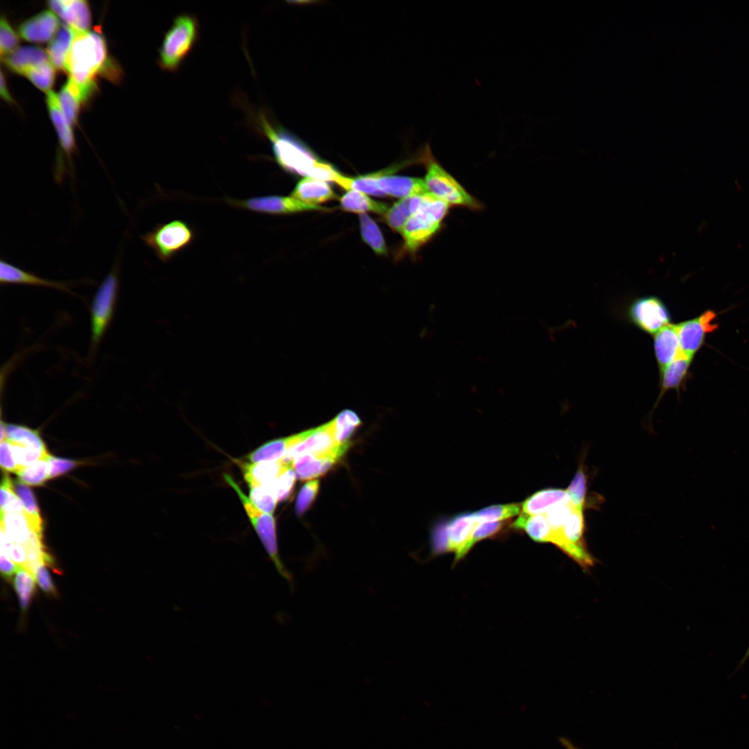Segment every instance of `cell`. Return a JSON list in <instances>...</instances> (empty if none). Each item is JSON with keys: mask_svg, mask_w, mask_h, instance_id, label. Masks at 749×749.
Returning a JSON list of instances; mask_svg holds the SVG:
<instances>
[{"mask_svg": "<svg viewBox=\"0 0 749 749\" xmlns=\"http://www.w3.org/2000/svg\"><path fill=\"white\" fill-rule=\"evenodd\" d=\"M48 458L40 459L29 466L19 468L16 474L20 481L30 485H42L49 479L50 463Z\"/></svg>", "mask_w": 749, "mask_h": 749, "instance_id": "38", "label": "cell"}, {"mask_svg": "<svg viewBox=\"0 0 749 749\" xmlns=\"http://www.w3.org/2000/svg\"><path fill=\"white\" fill-rule=\"evenodd\" d=\"M48 460L50 463L49 479L60 476L80 464V463L74 460L58 458L51 455H49Z\"/></svg>", "mask_w": 749, "mask_h": 749, "instance_id": "50", "label": "cell"}, {"mask_svg": "<svg viewBox=\"0 0 749 749\" xmlns=\"http://www.w3.org/2000/svg\"><path fill=\"white\" fill-rule=\"evenodd\" d=\"M297 478L292 466L288 468L269 488L277 501L286 500L291 494Z\"/></svg>", "mask_w": 749, "mask_h": 749, "instance_id": "46", "label": "cell"}, {"mask_svg": "<svg viewBox=\"0 0 749 749\" xmlns=\"http://www.w3.org/2000/svg\"><path fill=\"white\" fill-rule=\"evenodd\" d=\"M513 526L524 529L535 541L551 543L552 531L544 514L530 515L522 513Z\"/></svg>", "mask_w": 749, "mask_h": 749, "instance_id": "31", "label": "cell"}, {"mask_svg": "<svg viewBox=\"0 0 749 749\" xmlns=\"http://www.w3.org/2000/svg\"><path fill=\"white\" fill-rule=\"evenodd\" d=\"M110 66L106 43L100 33L87 31L76 35L67 58L65 70L87 98L96 88L95 76Z\"/></svg>", "mask_w": 749, "mask_h": 749, "instance_id": "2", "label": "cell"}, {"mask_svg": "<svg viewBox=\"0 0 749 749\" xmlns=\"http://www.w3.org/2000/svg\"><path fill=\"white\" fill-rule=\"evenodd\" d=\"M46 104L58 137L61 149L70 160L71 155L75 151V139L71 126L61 109L58 95L53 91L46 94Z\"/></svg>", "mask_w": 749, "mask_h": 749, "instance_id": "18", "label": "cell"}, {"mask_svg": "<svg viewBox=\"0 0 749 749\" xmlns=\"http://www.w3.org/2000/svg\"><path fill=\"white\" fill-rule=\"evenodd\" d=\"M748 657H749V646L747 648V650H746V651L745 653V655H743V657L741 659V662H740V663L739 664V667H740L743 664H744V663L746 662V660L748 659Z\"/></svg>", "mask_w": 749, "mask_h": 749, "instance_id": "57", "label": "cell"}, {"mask_svg": "<svg viewBox=\"0 0 749 749\" xmlns=\"http://www.w3.org/2000/svg\"><path fill=\"white\" fill-rule=\"evenodd\" d=\"M333 182L348 191L355 190L377 196H385L377 186L376 173L352 178L338 172Z\"/></svg>", "mask_w": 749, "mask_h": 749, "instance_id": "33", "label": "cell"}, {"mask_svg": "<svg viewBox=\"0 0 749 749\" xmlns=\"http://www.w3.org/2000/svg\"><path fill=\"white\" fill-rule=\"evenodd\" d=\"M3 61L10 70L24 75L30 69L50 60L47 52L42 48L23 46L5 55Z\"/></svg>", "mask_w": 749, "mask_h": 749, "instance_id": "20", "label": "cell"}, {"mask_svg": "<svg viewBox=\"0 0 749 749\" xmlns=\"http://www.w3.org/2000/svg\"><path fill=\"white\" fill-rule=\"evenodd\" d=\"M40 588L45 593L55 596L56 588L44 562L39 564L33 573Z\"/></svg>", "mask_w": 749, "mask_h": 749, "instance_id": "49", "label": "cell"}, {"mask_svg": "<svg viewBox=\"0 0 749 749\" xmlns=\"http://www.w3.org/2000/svg\"><path fill=\"white\" fill-rule=\"evenodd\" d=\"M20 567H21L15 563L6 553L1 551L0 569L1 574L4 578H11L16 574Z\"/></svg>", "mask_w": 749, "mask_h": 749, "instance_id": "52", "label": "cell"}, {"mask_svg": "<svg viewBox=\"0 0 749 749\" xmlns=\"http://www.w3.org/2000/svg\"><path fill=\"white\" fill-rule=\"evenodd\" d=\"M716 313L708 310L696 318L677 324L680 352L694 358L703 345L706 335L718 328L714 323Z\"/></svg>", "mask_w": 749, "mask_h": 749, "instance_id": "10", "label": "cell"}, {"mask_svg": "<svg viewBox=\"0 0 749 749\" xmlns=\"http://www.w3.org/2000/svg\"><path fill=\"white\" fill-rule=\"evenodd\" d=\"M0 282L1 284H12L51 287L70 293V290L65 283L38 277L3 259L0 262Z\"/></svg>", "mask_w": 749, "mask_h": 749, "instance_id": "19", "label": "cell"}, {"mask_svg": "<svg viewBox=\"0 0 749 749\" xmlns=\"http://www.w3.org/2000/svg\"><path fill=\"white\" fill-rule=\"evenodd\" d=\"M200 25L196 16L182 13L175 17L159 49L158 63L163 70L175 73L199 38Z\"/></svg>", "mask_w": 749, "mask_h": 749, "instance_id": "4", "label": "cell"}, {"mask_svg": "<svg viewBox=\"0 0 749 749\" xmlns=\"http://www.w3.org/2000/svg\"><path fill=\"white\" fill-rule=\"evenodd\" d=\"M450 207L429 194L402 230L405 250L410 254H415L436 236L443 228Z\"/></svg>", "mask_w": 749, "mask_h": 749, "instance_id": "5", "label": "cell"}, {"mask_svg": "<svg viewBox=\"0 0 749 749\" xmlns=\"http://www.w3.org/2000/svg\"><path fill=\"white\" fill-rule=\"evenodd\" d=\"M569 501L574 506L583 508L588 505L587 500V476L580 465L574 475L569 487L566 489Z\"/></svg>", "mask_w": 749, "mask_h": 749, "instance_id": "39", "label": "cell"}, {"mask_svg": "<svg viewBox=\"0 0 749 749\" xmlns=\"http://www.w3.org/2000/svg\"><path fill=\"white\" fill-rule=\"evenodd\" d=\"M249 499L261 511L272 514L275 510L277 499L272 490L264 486L250 488Z\"/></svg>", "mask_w": 749, "mask_h": 749, "instance_id": "44", "label": "cell"}, {"mask_svg": "<svg viewBox=\"0 0 749 749\" xmlns=\"http://www.w3.org/2000/svg\"><path fill=\"white\" fill-rule=\"evenodd\" d=\"M234 205L248 210L272 214H291L309 210H326L320 205L303 203L293 197L266 196L232 201Z\"/></svg>", "mask_w": 749, "mask_h": 749, "instance_id": "12", "label": "cell"}, {"mask_svg": "<svg viewBox=\"0 0 749 749\" xmlns=\"http://www.w3.org/2000/svg\"><path fill=\"white\" fill-rule=\"evenodd\" d=\"M0 94H1V97L5 101H8V102L12 101V98H11V96H10L9 92H8V88L6 87V81H5V79H4L3 74L2 71L1 73Z\"/></svg>", "mask_w": 749, "mask_h": 749, "instance_id": "54", "label": "cell"}, {"mask_svg": "<svg viewBox=\"0 0 749 749\" xmlns=\"http://www.w3.org/2000/svg\"><path fill=\"white\" fill-rule=\"evenodd\" d=\"M653 345L655 359L661 370L680 352L677 324L670 323L654 334Z\"/></svg>", "mask_w": 749, "mask_h": 749, "instance_id": "21", "label": "cell"}, {"mask_svg": "<svg viewBox=\"0 0 749 749\" xmlns=\"http://www.w3.org/2000/svg\"><path fill=\"white\" fill-rule=\"evenodd\" d=\"M307 431L286 438L275 439L261 445L247 456L252 463L275 461L283 458L291 448L306 437Z\"/></svg>", "mask_w": 749, "mask_h": 749, "instance_id": "22", "label": "cell"}, {"mask_svg": "<svg viewBox=\"0 0 749 749\" xmlns=\"http://www.w3.org/2000/svg\"><path fill=\"white\" fill-rule=\"evenodd\" d=\"M519 506L516 504L494 505L474 513L477 522H495L519 514Z\"/></svg>", "mask_w": 749, "mask_h": 749, "instance_id": "41", "label": "cell"}, {"mask_svg": "<svg viewBox=\"0 0 749 749\" xmlns=\"http://www.w3.org/2000/svg\"><path fill=\"white\" fill-rule=\"evenodd\" d=\"M1 528L15 544L25 545L31 535V528L24 513L1 514Z\"/></svg>", "mask_w": 749, "mask_h": 749, "instance_id": "32", "label": "cell"}, {"mask_svg": "<svg viewBox=\"0 0 749 749\" xmlns=\"http://www.w3.org/2000/svg\"><path fill=\"white\" fill-rule=\"evenodd\" d=\"M24 76L46 94L51 92L55 80V67L50 61L28 71Z\"/></svg>", "mask_w": 749, "mask_h": 749, "instance_id": "42", "label": "cell"}, {"mask_svg": "<svg viewBox=\"0 0 749 749\" xmlns=\"http://www.w3.org/2000/svg\"><path fill=\"white\" fill-rule=\"evenodd\" d=\"M223 476L226 482L234 490L239 497L251 524L277 571L288 582L291 589H293V577L279 557L275 518L271 514L264 513L256 507L243 492L231 476L224 474Z\"/></svg>", "mask_w": 749, "mask_h": 749, "instance_id": "6", "label": "cell"}, {"mask_svg": "<svg viewBox=\"0 0 749 749\" xmlns=\"http://www.w3.org/2000/svg\"><path fill=\"white\" fill-rule=\"evenodd\" d=\"M628 315L635 326L650 334H655L671 321L669 309L656 296L635 299L628 307Z\"/></svg>", "mask_w": 749, "mask_h": 749, "instance_id": "9", "label": "cell"}, {"mask_svg": "<svg viewBox=\"0 0 749 749\" xmlns=\"http://www.w3.org/2000/svg\"><path fill=\"white\" fill-rule=\"evenodd\" d=\"M239 466L244 480L251 488L270 487L292 465L280 459L257 463L242 462Z\"/></svg>", "mask_w": 749, "mask_h": 749, "instance_id": "16", "label": "cell"}, {"mask_svg": "<svg viewBox=\"0 0 749 749\" xmlns=\"http://www.w3.org/2000/svg\"><path fill=\"white\" fill-rule=\"evenodd\" d=\"M0 464L1 468L3 469L5 472H16L19 469V467L14 459L10 445L7 440L6 441V440L1 442Z\"/></svg>", "mask_w": 749, "mask_h": 749, "instance_id": "51", "label": "cell"}, {"mask_svg": "<svg viewBox=\"0 0 749 749\" xmlns=\"http://www.w3.org/2000/svg\"><path fill=\"white\" fill-rule=\"evenodd\" d=\"M349 447L350 443L346 442L336 445L325 452L296 457L291 464L297 478L305 481L323 475L341 460Z\"/></svg>", "mask_w": 749, "mask_h": 749, "instance_id": "11", "label": "cell"}, {"mask_svg": "<svg viewBox=\"0 0 749 749\" xmlns=\"http://www.w3.org/2000/svg\"><path fill=\"white\" fill-rule=\"evenodd\" d=\"M141 238L160 260L166 261L191 243L193 232L186 223L175 220L157 225Z\"/></svg>", "mask_w": 749, "mask_h": 749, "instance_id": "7", "label": "cell"}, {"mask_svg": "<svg viewBox=\"0 0 749 749\" xmlns=\"http://www.w3.org/2000/svg\"><path fill=\"white\" fill-rule=\"evenodd\" d=\"M429 193L401 198L388 208L385 214L388 225L400 232L407 220L423 205Z\"/></svg>", "mask_w": 749, "mask_h": 749, "instance_id": "27", "label": "cell"}, {"mask_svg": "<svg viewBox=\"0 0 749 749\" xmlns=\"http://www.w3.org/2000/svg\"><path fill=\"white\" fill-rule=\"evenodd\" d=\"M692 359L693 357L680 352L671 363L660 370V393L657 402L668 390L672 389L677 390L681 387L687 377Z\"/></svg>", "mask_w": 749, "mask_h": 749, "instance_id": "26", "label": "cell"}, {"mask_svg": "<svg viewBox=\"0 0 749 749\" xmlns=\"http://www.w3.org/2000/svg\"><path fill=\"white\" fill-rule=\"evenodd\" d=\"M0 430H1V433H0L1 442H3V441H4V439L6 438V424H4L2 420L1 421Z\"/></svg>", "mask_w": 749, "mask_h": 749, "instance_id": "56", "label": "cell"}, {"mask_svg": "<svg viewBox=\"0 0 749 749\" xmlns=\"http://www.w3.org/2000/svg\"><path fill=\"white\" fill-rule=\"evenodd\" d=\"M336 445L338 444L334 436L333 422L331 420L318 427L308 430L304 439L291 448L282 459L291 464L293 459L299 456L325 452Z\"/></svg>", "mask_w": 749, "mask_h": 749, "instance_id": "13", "label": "cell"}, {"mask_svg": "<svg viewBox=\"0 0 749 749\" xmlns=\"http://www.w3.org/2000/svg\"><path fill=\"white\" fill-rule=\"evenodd\" d=\"M569 501L567 490L544 489L533 494L522 503V513L530 515L543 514L553 506Z\"/></svg>", "mask_w": 749, "mask_h": 749, "instance_id": "24", "label": "cell"}, {"mask_svg": "<svg viewBox=\"0 0 749 749\" xmlns=\"http://www.w3.org/2000/svg\"><path fill=\"white\" fill-rule=\"evenodd\" d=\"M501 526L502 524L499 522H476L461 551L460 559L467 553L476 542L494 535L499 531Z\"/></svg>", "mask_w": 749, "mask_h": 749, "instance_id": "45", "label": "cell"}, {"mask_svg": "<svg viewBox=\"0 0 749 749\" xmlns=\"http://www.w3.org/2000/svg\"><path fill=\"white\" fill-rule=\"evenodd\" d=\"M343 209L364 214L366 212L385 215L388 208L387 205L370 198L366 193L355 190H350L340 198Z\"/></svg>", "mask_w": 749, "mask_h": 749, "instance_id": "30", "label": "cell"}, {"mask_svg": "<svg viewBox=\"0 0 749 749\" xmlns=\"http://www.w3.org/2000/svg\"><path fill=\"white\" fill-rule=\"evenodd\" d=\"M361 236L363 241L378 255H386L385 240L376 223L365 214L359 216Z\"/></svg>", "mask_w": 749, "mask_h": 749, "instance_id": "36", "label": "cell"}, {"mask_svg": "<svg viewBox=\"0 0 749 749\" xmlns=\"http://www.w3.org/2000/svg\"><path fill=\"white\" fill-rule=\"evenodd\" d=\"M59 28L56 15L51 10H44L21 23L19 33L28 42L43 43L51 41Z\"/></svg>", "mask_w": 749, "mask_h": 749, "instance_id": "15", "label": "cell"}, {"mask_svg": "<svg viewBox=\"0 0 749 749\" xmlns=\"http://www.w3.org/2000/svg\"><path fill=\"white\" fill-rule=\"evenodd\" d=\"M559 741L565 749H581L576 746L573 742L565 737H560Z\"/></svg>", "mask_w": 749, "mask_h": 749, "instance_id": "55", "label": "cell"}, {"mask_svg": "<svg viewBox=\"0 0 749 749\" xmlns=\"http://www.w3.org/2000/svg\"><path fill=\"white\" fill-rule=\"evenodd\" d=\"M10 559L20 567H25L27 561L26 550L24 545L15 544L8 553Z\"/></svg>", "mask_w": 749, "mask_h": 749, "instance_id": "53", "label": "cell"}, {"mask_svg": "<svg viewBox=\"0 0 749 749\" xmlns=\"http://www.w3.org/2000/svg\"><path fill=\"white\" fill-rule=\"evenodd\" d=\"M476 522L474 513H465L455 517L447 525V551L456 553V560L460 559L461 551Z\"/></svg>", "mask_w": 749, "mask_h": 749, "instance_id": "25", "label": "cell"}, {"mask_svg": "<svg viewBox=\"0 0 749 749\" xmlns=\"http://www.w3.org/2000/svg\"><path fill=\"white\" fill-rule=\"evenodd\" d=\"M332 422L334 440L338 445L348 442L347 440L361 425L359 417L351 410L341 411Z\"/></svg>", "mask_w": 749, "mask_h": 749, "instance_id": "34", "label": "cell"}, {"mask_svg": "<svg viewBox=\"0 0 749 749\" xmlns=\"http://www.w3.org/2000/svg\"><path fill=\"white\" fill-rule=\"evenodd\" d=\"M255 119L259 132L269 141L277 163L283 169L333 182L338 171L329 164L319 160L293 133L271 122L262 111H259Z\"/></svg>", "mask_w": 749, "mask_h": 749, "instance_id": "1", "label": "cell"}, {"mask_svg": "<svg viewBox=\"0 0 749 749\" xmlns=\"http://www.w3.org/2000/svg\"><path fill=\"white\" fill-rule=\"evenodd\" d=\"M6 439L10 443L32 446L46 451V447L37 431L28 427L8 424H6Z\"/></svg>", "mask_w": 749, "mask_h": 749, "instance_id": "35", "label": "cell"}, {"mask_svg": "<svg viewBox=\"0 0 749 749\" xmlns=\"http://www.w3.org/2000/svg\"><path fill=\"white\" fill-rule=\"evenodd\" d=\"M291 197L303 203L318 205L336 198L327 182L311 177H304L295 187Z\"/></svg>", "mask_w": 749, "mask_h": 749, "instance_id": "23", "label": "cell"}, {"mask_svg": "<svg viewBox=\"0 0 749 749\" xmlns=\"http://www.w3.org/2000/svg\"><path fill=\"white\" fill-rule=\"evenodd\" d=\"M61 109L69 123L73 126L77 120L80 105L87 99L80 88L70 78L58 95Z\"/></svg>", "mask_w": 749, "mask_h": 749, "instance_id": "29", "label": "cell"}, {"mask_svg": "<svg viewBox=\"0 0 749 749\" xmlns=\"http://www.w3.org/2000/svg\"><path fill=\"white\" fill-rule=\"evenodd\" d=\"M119 277L116 270L108 273L98 286L91 304V340L93 345L99 343L114 315L119 292Z\"/></svg>", "mask_w": 749, "mask_h": 749, "instance_id": "8", "label": "cell"}, {"mask_svg": "<svg viewBox=\"0 0 749 749\" xmlns=\"http://www.w3.org/2000/svg\"><path fill=\"white\" fill-rule=\"evenodd\" d=\"M422 150L418 161L425 166L424 181L430 195L450 207H464L472 211L483 209V203L441 165L428 144Z\"/></svg>", "mask_w": 749, "mask_h": 749, "instance_id": "3", "label": "cell"}, {"mask_svg": "<svg viewBox=\"0 0 749 749\" xmlns=\"http://www.w3.org/2000/svg\"><path fill=\"white\" fill-rule=\"evenodd\" d=\"M78 34L67 24L60 26L47 48L49 60L58 69L65 70L67 58L72 42Z\"/></svg>", "mask_w": 749, "mask_h": 749, "instance_id": "28", "label": "cell"}, {"mask_svg": "<svg viewBox=\"0 0 749 749\" xmlns=\"http://www.w3.org/2000/svg\"><path fill=\"white\" fill-rule=\"evenodd\" d=\"M319 481L307 482L300 490L295 502V513L301 517L314 501L319 490Z\"/></svg>", "mask_w": 749, "mask_h": 749, "instance_id": "47", "label": "cell"}, {"mask_svg": "<svg viewBox=\"0 0 749 749\" xmlns=\"http://www.w3.org/2000/svg\"><path fill=\"white\" fill-rule=\"evenodd\" d=\"M0 494L1 514L24 512L23 504L15 493L13 483L6 474L3 475L1 481Z\"/></svg>", "mask_w": 749, "mask_h": 749, "instance_id": "40", "label": "cell"}, {"mask_svg": "<svg viewBox=\"0 0 749 749\" xmlns=\"http://www.w3.org/2000/svg\"><path fill=\"white\" fill-rule=\"evenodd\" d=\"M19 38L9 24L7 19L2 17L0 24V52L2 57L9 54L17 47Z\"/></svg>", "mask_w": 749, "mask_h": 749, "instance_id": "48", "label": "cell"}, {"mask_svg": "<svg viewBox=\"0 0 749 749\" xmlns=\"http://www.w3.org/2000/svg\"><path fill=\"white\" fill-rule=\"evenodd\" d=\"M35 578L26 567H21L13 578L14 589L17 594L20 607L28 608L35 588Z\"/></svg>", "mask_w": 749, "mask_h": 749, "instance_id": "37", "label": "cell"}, {"mask_svg": "<svg viewBox=\"0 0 749 749\" xmlns=\"http://www.w3.org/2000/svg\"><path fill=\"white\" fill-rule=\"evenodd\" d=\"M392 171L376 173L377 186L385 195L404 198L429 193L424 179L388 175Z\"/></svg>", "mask_w": 749, "mask_h": 749, "instance_id": "14", "label": "cell"}, {"mask_svg": "<svg viewBox=\"0 0 749 749\" xmlns=\"http://www.w3.org/2000/svg\"><path fill=\"white\" fill-rule=\"evenodd\" d=\"M9 443L14 459L19 468L29 466L40 459L49 457L50 455L47 450L43 451L32 446Z\"/></svg>", "mask_w": 749, "mask_h": 749, "instance_id": "43", "label": "cell"}, {"mask_svg": "<svg viewBox=\"0 0 749 749\" xmlns=\"http://www.w3.org/2000/svg\"><path fill=\"white\" fill-rule=\"evenodd\" d=\"M48 5L67 25L78 33L88 31L91 24V13L88 3L82 0H53Z\"/></svg>", "mask_w": 749, "mask_h": 749, "instance_id": "17", "label": "cell"}]
</instances>
